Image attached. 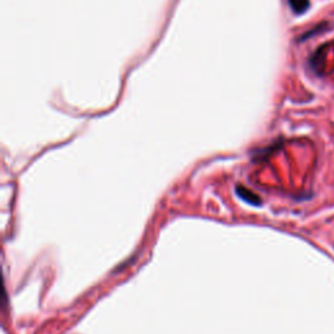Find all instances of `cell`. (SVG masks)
Masks as SVG:
<instances>
[{
	"instance_id": "2",
	"label": "cell",
	"mask_w": 334,
	"mask_h": 334,
	"mask_svg": "<svg viewBox=\"0 0 334 334\" xmlns=\"http://www.w3.org/2000/svg\"><path fill=\"white\" fill-rule=\"evenodd\" d=\"M236 192H238V195L240 196L241 199L244 200V201L250 202V204H253V205H259L260 204V199L257 197L256 195L253 192H251V191L246 190L244 187H236Z\"/></svg>"
},
{
	"instance_id": "3",
	"label": "cell",
	"mask_w": 334,
	"mask_h": 334,
	"mask_svg": "<svg viewBox=\"0 0 334 334\" xmlns=\"http://www.w3.org/2000/svg\"><path fill=\"white\" fill-rule=\"evenodd\" d=\"M290 8L298 15H301L310 8V0H289Z\"/></svg>"
},
{
	"instance_id": "1",
	"label": "cell",
	"mask_w": 334,
	"mask_h": 334,
	"mask_svg": "<svg viewBox=\"0 0 334 334\" xmlns=\"http://www.w3.org/2000/svg\"><path fill=\"white\" fill-rule=\"evenodd\" d=\"M324 48L325 46H322L321 48H319L313 56L311 57V66L316 72H320L322 70V67H324V59H325V52H324Z\"/></svg>"
}]
</instances>
